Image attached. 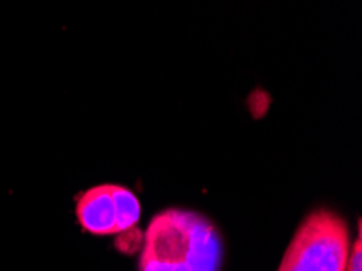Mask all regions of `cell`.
Wrapping results in <instances>:
<instances>
[{
    "instance_id": "6da1fadb",
    "label": "cell",
    "mask_w": 362,
    "mask_h": 271,
    "mask_svg": "<svg viewBox=\"0 0 362 271\" xmlns=\"http://www.w3.org/2000/svg\"><path fill=\"white\" fill-rule=\"evenodd\" d=\"M221 260V239L210 221L171 209L148 226L140 271H219Z\"/></svg>"
},
{
    "instance_id": "7a4b0ae2",
    "label": "cell",
    "mask_w": 362,
    "mask_h": 271,
    "mask_svg": "<svg viewBox=\"0 0 362 271\" xmlns=\"http://www.w3.org/2000/svg\"><path fill=\"white\" fill-rule=\"evenodd\" d=\"M348 257L346 223L338 214L320 209L296 232L278 271H346Z\"/></svg>"
},
{
    "instance_id": "3957f363",
    "label": "cell",
    "mask_w": 362,
    "mask_h": 271,
    "mask_svg": "<svg viewBox=\"0 0 362 271\" xmlns=\"http://www.w3.org/2000/svg\"><path fill=\"white\" fill-rule=\"evenodd\" d=\"M76 217H78L81 228L91 234H116L117 221L111 185H100L86 190L76 204Z\"/></svg>"
},
{
    "instance_id": "277c9868",
    "label": "cell",
    "mask_w": 362,
    "mask_h": 271,
    "mask_svg": "<svg viewBox=\"0 0 362 271\" xmlns=\"http://www.w3.org/2000/svg\"><path fill=\"white\" fill-rule=\"evenodd\" d=\"M111 195L114 208H116L117 232L134 229L141 214L139 198L135 197L134 192L122 185H111Z\"/></svg>"
},
{
    "instance_id": "5b68a950",
    "label": "cell",
    "mask_w": 362,
    "mask_h": 271,
    "mask_svg": "<svg viewBox=\"0 0 362 271\" xmlns=\"http://www.w3.org/2000/svg\"><path fill=\"white\" fill-rule=\"evenodd\" d=\"M346 271H362V239H361V221H359V236L356 239L353 248L349 250L346 262Z\"/></svg>"
}]
</instances>
